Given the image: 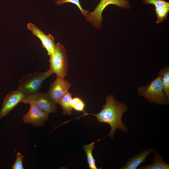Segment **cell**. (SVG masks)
<instances>
[{"label": "cell", "mask_w": 169, "mask_h": 169, "mask_svg": "<svg viewBox=\"0 0 169 169\" xmlns=\"http://www.w3.org/2000/svg\"><path fill=\"white\" fill-rule=\"evenodd\" d=\"M71 105L73 108L78 111H84L85 104L80 98L76 97L72 99Z\"/></svg>", "instance_id": "ac0fdd59"}, {"label": "cell", "mask_w": 169, "mask_h": 169, "mask_svg": "<svg viewBox=\"0 0 169 169\" xmlns=\"http://www.w3.org/2000/svg\"><path fill=\"white\" fill-rule=\"evenodd\" d=\"M23 156L19 152L16 155L15 161L14 163L12 166V169H24L23 162Z\"/></svg>", "instance_id": "ffe728a7"}, {"label": "cell", "mask_w": 169, "mask_h": 169, "mask_svg": "<svg viewBox=\"0 0 169 169\" xmlns=\"http://www.w3.org/2000/svg\"><path fill=\"white\" fill-rule=\"evenodd\" d=\"M138 92L148 102L160 105L168 104L169 100L164 91L162 77L160 75L149 85L139 87Z\"/></svg>", "instance_id": "7a4b0ae2"}, {"label": "cell", "mask_w": 169, "mask_h": 169, "mask_svg": "<svg viewBox=\"0 0 169 169\" xmlns=\"http://www.w3.org/2000/svg\"><path fill=\"white\" fill-rule=\"evenodd\" d=\"M155 149L150 148L142 151L132 157L130 158L126 164L121 169H136L141 163H145L147 157Z\"/></svg>", "instance_id": "8fae6325"}, {"label": "cell", "mask_w": 169, "mask_h": 169, "mask_svg": "<svg viewBox=\"0 0 169 169\" xmlns=\"http://www.w3.org/2000/svg\"><path fill=\"white\" fill-rule=\"evenodd\" d=\"M26 95L17 89L8 94L4 99L0 110V120L6 116L22 101Z\"/></svg>", "instance_id": "ba28073f"}, {"label": "cell", "mask_w": 169, "mask_h": 169, "mask_svg": "<svg viewBox=\"0 0 169 169\" xmlns=\"http://www.w3.org/2000/svg\"><path fill=\"white\" fill-rule=\"evenodd\" d=\"M53 73L50 69L44 72L35 71L26 74L20 80L18 89L26 95L39 92L44 81Z\"/></svg>", "instance_id": "3957f363"}, {"label": "cell", "mask_w": 169, "mask_h": 169, "mask_svg": "<svg viewBox=\"0 0 169 169\" xmlns=\"http://www.w3.org/2000/svg\"><path fill=\"white\" fill-rule=\"evenodd\" d=\"M95 142H91L88 145L83 146L87 157V161L89 168L90 169H97L95 165V161L92 155L93 149L95 147Z\"/></svg>", "instance_id": "5bb4252c"}, {"label": "cell", "mask_w": 169, "mask_h": 169, "mask_svg": "<svg viewBox=\"0 0 169 169\" xmlns=\"http://www.w3.org/2000/svg\"><path fill=\"white\" fill-rule=\"evenodd\" d=\"M161 76L165 94L169 100V67L168 66L163 68L159 72Z\"/></svg>", "instance_id": "9a60e30c"}, {"label": "cell", "mask_w": 169, "mask_h": 169, "mask_svg": "<svg viewBox=\"0 0 169 169\" xmlns=\"http://www.w3.org/2000/svg\"><path fill=\"white\" fill-rule=\"evenodd\" d=\"M143 3L152 4L155 7H166L169 8V3L165 0H142Z\"/></svg>", "instance_id": "d6986e66"}, {"label": "cell", "mask_w": 169, "mask_h": 169, "mask_svg": "<svg viewBox=\"0 0 169 169\" xmlns=\"http://www.w3.org/2000/svg\"><path fill=\"white\" fill-rule=\"evenodd\" d=\"M72 96V94L68 91L58 103L63 110V114L70 115L72 113L73 108L71 105Z\"/></svg>", "instance_id": "4fadbf2b"}, {"label": "cell", "mask_w": 169, "mask_h": 169, "mask_svg": "<svg viewBox=\"0 0 169 169\" xmlns=\"http://www.w3.org/2000/svg\"><path fill=\"white\" fill-rule=\"evenodd\" d=\"M106 101V104L103 106L100 112L94 115L99 122L107 123L110 125L111 130L107 136L113 138L117 129L121 131L124 133L128 131L122 120V115L128 108L124 102L117 101L112 95L107 96Z\"/></svg>", "instance_id": "6da1fadb"}, {"label": "cell", "mask_w": 169, "mask_h": 169, "mask_svg": "<svg viewBox=\"0 0 169 169\" xmlns=\"http://www.w3.org/2000/svg\"><path fill=\"white\" fill-rule=\"evenodd\" d=\"M71 84L64 78L57 77L50 84L47 93L50 101L56 105L62 97L68 91Z\"/></svg>", "instance_id": "52a82bcc"}, {"label": "cell", "mask_w": 169, "mask_h": 169, "mask_svg": "<svg viewBox=\"0 0 169 169\" xmlns=\"http://www.w3.org/2000/svg\"><path fill=\"white\" fill-rule=\"evenodd\" d=\"M50 69L57 77L64 78L68 66L66 50L60 43L56 44L54 52L49 56Z\"/></svg>", "instance_id": "5b68a950"}, {"label": "cell", "mask_w": 169, "mask_h": 169, "mask_svg": "<svg viewBox=\"0 0 169 169\" xmlns=\"http://www.w3.org/2000/svg\"><path fill=\"white\" fill-rule=\"evenodd\" d=\"M154 155L152 157V163L146 164L145 166H141L140 169H168L169 165L163 160L162 156L160 155L156 150H155Z\"/></svg>", "instance_id": "7c38bea8"}, {"label": "cell", "mask_w": 169, "mask_h": 169, "mask_svg": "<svg viewBox=\"0 0 169 169\" xmlns=\"http://www.w3.org/2000/svg\"><path fill=\"white\" fill-rule=\"evenodd\" d=\"M155 12L157 18L156 23L158 24L166 19L169 12V8L155 7Z\"/></svg>", "instance_id": "2e32d148"}, {"label": "cell", "mask_w": 169, "mask_h": 169, "mask_svg": "<svg viewBox=\"0 0 169 169\" xmlns=\"http://www.w3.org/2000/svg\"><path fill=\"white\" fill-rule=\"evenodd\" d=\"M21 102L26 104L33 105L48 114L55 113L57 110L56 105L50 101L47 93L38 92L26 95Z\"/></svg>", "instance_id": "8992f818"}, {"label": "cell", "mask_w": 169, "mask_h": 169, "mask_svg": "<svg viewBox=\"0 0 169 169\" xmlns=\"http://www.w3.org/2000/svg\"><path fill=\"white\" fill-rule=\"evenodd\" d=\"M110 4H114L124 9H129L131 7L128 0H100L94 11L89 12L85 17L87 21L96 28H100L103 20L102 13L106 7Z\"/></svg>", "instance_id": "277c9868"}, {"label": "cell", "mask_w": 169, "mask_h": 169, "mask_svg": "<svg viewBox=\"0 0 169 169\" xmlns=\"http://www.w3.org/2000/svg\"><path fill=\"white\" fill-rule=\"evenodd\" d=\"M27 28L32 31L33 34L41 40L43 47L47 50L48 54L50 56L54 52L56 44L54 37L51 34H45L42 30L31 23L27 25Z\"/></svg>", "instance_id": "30bf717a"}, {"label": "cell", "mask_w": 169, "mask_h": 169, "mask_svg": "<svg viewBox=\"0 0 169 169\" xmlns=\"http://www.w3.org/2000/svg\"><path fill=\"white\" fill-rule=\"evenodd\" d=\"M66 3H70L75 5L80 10L81 13L84 17H85L89 12V10H85L82 8L79 0H58L55 2L56 4L59 5H62Z\"/></svg>", "instance_id": "e0dca14e"}, {"label": "cell", "mask_w": 169, "mask_h": 169, "mask_svg": "<svg viewBox=\"0 0 169 169\" xmlns=\"http://www.w3.org/2000/svg\"><path fill=\"white\" fill-rule=\"evenodd\" d=\"M29 110L23 116V122L30 124L38 127L44 125L45 121L49 119V115L33 104H30Z\"/></svg>", "instance_id": "9c48e42d"}]
</instances>
